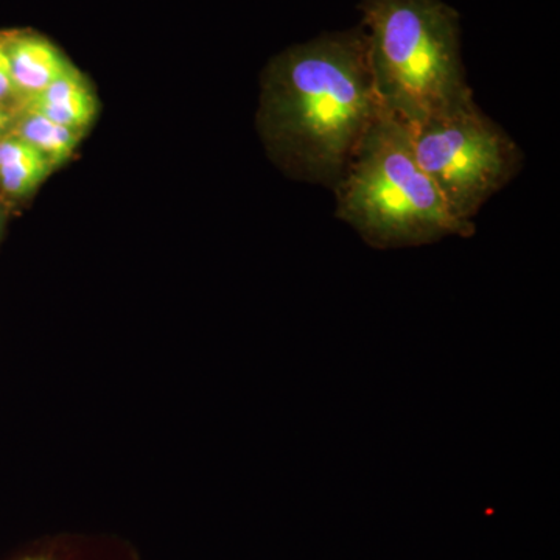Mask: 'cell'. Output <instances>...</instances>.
<instances>
[{"instance_id": "8992f818", "label": "cell", "mask_w": 560, "mask_h": 560, "mask_svg": "<svg viewBox=\"0 0 560 560\" xmlns=\"http://www.w3.org/2000/svg\"><path fill=\"white\" fill-rule=\"evenodd\" d=\"M7 50L20 98L39 94L72 69L57 47L40 36H9Z\"/></svg>"}, {"instance_id": "9c48e42d", "label": "cell", "mask_w": 560, "mask_h": 560, "mask_svg": "<svg viewBox=\"0 0 560 560\" xmlns=\"http://www.w3.org/2000/svg\"><path fill=\"white\" fill-rule=\"evenodd\" d=\"M7 40L0 38V103L10 101V98H20L16 84H14L13 73H11L9 50H7Z\"/></svg>"}, {"instance_id": "30bf717a", "label": "cell", "mask_w": 560, "mask_h": 560, "mask_svg": "<svg viewBox=\"0 0 560 560\" xmlns=\"http://www.w3.org/2000/svg\"><path fill=\"white\" fill-rule=\"evenodd\" d=\"M11 125V114L9 110L3 108L2 103H0V135L7 130Z\"/></svg>"}, {"instance_id": "7a4b0ae2", "label": "cell", "mask_w": 560, "mask_h": 560, "mask_svg": "<svg viewBox=\"0 0 560 560\" xmlns=\"http://www.w3.org/2000/svg\"><path fill=\"white\" fill-rule=\"evenodd\" d=\"M361 28L382 108L408 127L474 105L458 13L442 0H361Z\"/></svg>"}, {"instance_id": "277c9868", "label": "cell", "mask_w": 560, "mask_h": 560, "mask_svg": "<svg viewBox=\"0 0 560 560\" xmlns=\"http://www.w3.org/2000/svg\"><path fill=\"white\" fill-rule=\"evenodd\" d=\"M408 131L419 167L440 191L448 212L466 226L475 228L482 206L521 172L517 143L477 103Z\"/></svg>"}, {"instance_id": "ba28073f", "label": "cell", "mask_w": 560, "mask_h": 560, "mask_svg": "<svg viewBox=\"0 0 560 560\" xmlns=\"http://www.w3.org/2000/svg\"><path fill=\"white\" fill-rule=\"evenodd\" d=\"M51 168L50 161L40 151H33L28 156L0 167V186L10 195L20 197L43 183Z\"/></svg>"}, {"instance_id": "6da1fadb", "label": "cell", "mask_w": 560, "mask_h": 560, "mask_svg": "<svg viewBox=\"0 0 560 560\" xmlns=\"http://www.w3.org/2000/svg\"><path fill=\"white\" fill-rule=\"evenodd\" d=\"M363 28L287 50L268 77V132L290 171L334 187L381 114Z\"/></svg>"}, {"instance_id": "5b68a950", "label": "cell", "mask_w": 560, "mask_h": 560, "mask_svg": "<svg viewBox=\"0 0 560 560\" xmlns=\"http://www.w3.org/2000/svg\"><path fill=\"white\" fill-rule=\"evenodd\" d=\"M21 110L83 131L97 113V102L86 81L72 68L39 94L21 98Z\"/></svg>"}, {"instance_id": "52a82bcc", "label": "cell", "mask_w": 560, "mask_h": 560, "mask_svg": "<svg viewBox=\"0 0 560 560\" xmlns=\"http://www.w3.org/2000/svg\"><path fill=\"white\" fill-rule=\"evenodd\" d=\"M81 135L83 131L62 127L57 121L32 113H22L18 125V136L40 151L50 161L51 167L62 164L72 156Z\"/></svg>"}, {"instance_id": "3957f363", "label": "cell", "mask_w": 560, "mask_h": 560, "mask_svg": "<svg viewBox=\"0 0 560 560\" xmlns=\"http://www.w3.org/2000/svg\"><path fill=\"white\" fill-rule=\"evenodd\" d=\"M331 190L338 219L372 248H412L475 232L448 212L419 167L407 125L383 108Z\"/></svg>"}]
</instances>
